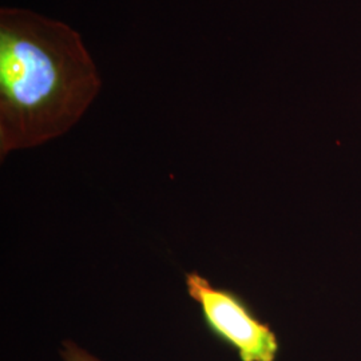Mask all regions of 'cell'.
I'll return each mask as SVG.
<instances>
[{"instance_id":"obj_1","label":"cell","mask_w":361,"mask_h":361,"mask_svg":"<svg viewBox=\"0 0 361 361\" xmlns=\"http://www.w3.org/2000/svg\"><path fill=\"white\" fill-rule=\"evenodd\" d=\"M102 80L75 30L30 10H0V159L62 137Z\"/></svg>"},{"instance_id":"obj_3","label":"cell","mask_w":361,"mask_h":361,"mask_svg":"<svg viewBox=\"0 0 361 361\" xmlns=\"http://www.w3.org/2000/svg\"><path fill=\"white\" fill-rule=\"evenodd\" d=\"M59 356L62 361H104L73 340H65L61 344Z\"/></svg>"},{"instance_id":"obj_2","label":"cell","mask_w":361,"mask_h":361,"mask_svg":"<svg viewBox=\"0 0 361 361\" xmlns=\"http://www.w3.org/2000/svg\"><path fill=\"white\" fill-rule=\"evenodd\" d=\"M185 285L189 297L200 307L209 332L231 347L240 361H277L279 337L243 297L214 286L197 271L185 274Z\"/></svg>"}]
</instances>
